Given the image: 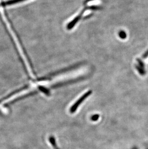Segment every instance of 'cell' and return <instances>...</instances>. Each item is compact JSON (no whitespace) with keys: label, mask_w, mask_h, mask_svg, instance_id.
Wrapping results in <instances>:
<instances>
[{"label":"cell","mask_w":148,"mask_h":149,"mask_svg":"<svg viewBox=\"0 0 148 149\" xmlns=\"http://www.w3.org/2000/svg\"><path fill=\"white\" fill-rule=\"evenodd\" d=\"M24 1H25V0H10L9 1L3 2L0 4V6H10V5H13V4H15V3Z\"/></svg>","instance_id":"1"},{"label":"cell","mask_w":148,"mask_h":149,"mask_svg":"<svg viewBox=\"0 0 148 149\" xmlns=\"http://www.w3.org/2000/svg\"><path fill=\"white\" fill-rule=\"evenodd\" d=\"M137 68V70H138V72H140V73L141 74H145V72H144V70L142 69V68H141L140 66H137L136 67Z\"/></svg>","instance_id":"2"},{"label":"cell","mask_w":148,"mask_h":149,"mask_svg":"<svg viewBox=\"0 0 148 149\" xmlns=\"http://www.w3.org/2000/svg\"><path fill=\"white\" fill-rule=\"evenodd\" d=\"M119 36L122 39H124L126 37V33L124 32V31H121L119 33Z\"/></svg>","instance_id":"3"},{"label":"cell","mask_w":148,"mask_h":149,"mask_svg":"<svg viewBox=\"0 0 148 149\" xmlns=\"http://www.w3.org/2000/svg\"><path fill=\"white\" fill-rule=\"evenodd\" d=\"M147 56H148V50L145 53L144 55H143V58H147Z\"/></svg>","instance_id":"4"}]
</instances>
